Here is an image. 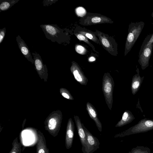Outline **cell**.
<instances>
[{
	"mask_svg": "<svg viewBox=\"0 0 153 153\" xmlns=\"http://www.w3.org/2000/svg\"><path fill=\"white\" fill-rule=\"evenodd\" d=\"M46 37L51 41L61 44L68 41L69 37L63 30L56 25L44 24L40 26Z\"/></svg>",
	"mask_w": 153,
	"mask_h": 153,
	"instance_id": "6da1fadb",
	"label": "cell"
},
{
	"mask_svg": "<svg viewBox=\"0 0 153 153\" xmlns=\"http://www.w3.org/2000/svg\"><path fill=\"white\" fill-rule=\"evenodd\" d=\"M144 23L142 21L131 22L129 25L128 34L125 48L124 56L131 51L143 29Z\"/></svg>",
	"mask_w": 153,
	"mask_h": 153,
	"instance_id": "7a4b0ae2",
	"label": "cell"
},
{
	"mask_svg": "<svg viewBox=\"0 0 153 153\" xmlns=\"http://www.w3.org/2000/svg\"><path fill=\"white\" fill-rule=\"evenodd\" d=\"M114 86L113 79L109 73H105L103 77L102 89L106 103L111 110L113 102V93Z\"/></svg>",
	"mask_w": 153,
	"mask_h": 153,
	"instance_id": "3957f363",
	"label": "cell"
},
{
	"mask_svg": "<svg viewBox=\"0 0 153 153\" xmlns=\"http://www.w3.org/2000/svg\"><path fill=\"white\" fill-rule=\"evenodd\" d=\"M93 32L98 37L100 44L103 48L111 55L117 56L118 54L117 44L114 39L97 30Z\"/></svg>",
	"mask_w": 153,
	"mask_h": 153,
	"instance_id": "277c9868",
	"label": "cell"
},
{
	"mask_svg": "<svg viewBox=\"0 0 153 153\" xmlns=\"http://www.w3.org/2000/svg\"><path fill=\"white\" fill-rule=\"evenodd\" d=\"M114 21L111 19L100 14L87 12L86 15L81 18L80 24L83 26H89L105 23L112 24Z\"/></svg>",
	"mask_w": 153,
	"mask_h": 153,
	"instance_id": "5b68a950",
	"label": "cell"
},
{
	"mask_svg": "<svg viewBox=\"0 0 153 153\" xmlns=\"http://www.w3.org/2000/svg\"><path fill=\"white\" fill-rule=\"evenodd\" d=\"M87 140L86 145L82 148L83 153H93L99 149L100 143L98 139L87 129L82 123Z\"/></svg>",
	"mask_w": 153,
	"mask_h": 153,
	"instance_id": "8992f818",
	"label": "cell"
},
{
	"mask_svg": "<svg viewBox=\"0 0 153 153\" xmlns=\"http://www.w3.org/2000/svg\"><path fill=\"white\" fill-rule=\"evenodd\" d=\"M34 60L35 68L41 79H43L45 82L48 80V70L46 65L43 64L41 57L39 54L35 52L32 53Z\"/></svg>",
	"mask_w": 153,
	"mask_h": 153,
	"instance_id": "52a82bcc",
	"label": "cell"
},
{
	"mask_svg": "<svg viewBox=\"0 0 153 153\" xmlns=\"http://www.w3.org/2000/svg\"><path fill=\"white\" fill-rule=\"evenodd\" d=\"M62 119V113L60 110H58L52 112L46 120L49 129L52 130L60 127Z\"/></svg>",
	"mask_w": 153,
	"mask_h": 153,
	"instance_id": "ba28073f",
	"label": "cell"
},
{
	"mask_svg": "<svg viewBox=\"0 0 153 153\" xmlns=\"http://www.w3.org/2000/svg\"><path fill=\"white\" fill-rule=\"evenodd\" d=\"M70 69L75 79L78 82L82 85H87L88 79L79 66L76 62L74 61L72 62Z\"/></svg>",
	"mask_w": 153,
	"mask_h": 153,
	"instance_id": "9c48e42d",
	"label": "cell"
},
{
	"mask_svg": "<svg viewBox=\"0 0 153 153\" xmlns=\"http://www.w3.org/2000/svg\"><path fill=\"white\" fill-rule=\"evenodd\" d=\"M153 49V43L145 48L141 55L139 56L138 62L142 68L144 69L149 66V62Z\"/></svg>",
	"mask_w": 153,
	"mask_h": 153,
	"instance_id": "30bf717a",
	"label": "cell"
},
{
	"mask_svg": "<svg viewBox=\"0 0 153 153\" xmlns=\"http://www.w3.org/2000/svg\"><path fill=\"white\" fill-rule=\"evenodd\" d=\"M74 130V122L71 118H70L67 124L65 137V146L67 149H70L72 146Z\"/></svg>",
	"mask_w": 153,
	"mask_h": 153,
	"instance_id": "8fae6325",
	"label": "cell"
},
{
	"mask_svg": "<svg viewBox=\"0 0 153 153\" xmlns=\"http://www.w3.org/2000/svg\"><path fill=\"white\" fill-rule=\"evenodd\" d=\"M86 109L90 117L95 122L99 131H102V124L98 117L97 111L95 107L91 103L88 102L86 104Z\"/></svg>",
	"mask_w": 153,
	"mask_h": 153,
	"instance_id": "7c38bea8",
	"label": "cell"
},
{
	"mask_svg": "<svg viewBox=\"0 0 153 153\" xmlns=\"http://www.w3.org/2000/svg\"><path fill=\"white\" fill-rule=\"evenodd\" d=\"M16 40L21 52L28 61L31 62L32 64H34V60L30 51L24 40L19 35H18L16 37Z\"/></svg>",
	"mask_w": 153,
	"mask_h": 153,
	"instance_id": "4fadbf2b",
	"label": "cell"
},
{
	"mask_svg": "<svg viewBox=\"0 0 153 153\" xmlns=\"http://www.w3.org/2000/svg\"><path fill=\"white\" fill-rule=\"evenodd\" d=\"M74 118L79 138L82 146H85L87 144L86 136L82 126V123L78 116L74 115Z\"/></svg>",
	"mask_w": 153,
	"mask_h": 153,
	"instance_id": "5bb4252c",
	"label": "cell"
},
{
	"mask_svg": "<svg viewBox=\"0 0 153 153\" xmlns=\"http://www.w3.org/2000/svg\"><path fill=\"white\" fill-rule=\"evenodd\" d=\"M75 32L83 34L95 43L100 45L99 39L97 37L93 31L79 26L77 28L75 29Z\"/></svg>",
	"mask_w": 153,
	"mask_h": 153,
	"instance_id": "9a60e30c",
	"label": "cell"
},
{
	"mask_svg": "<svg viewBox=\"0 0 153 153\" xmlns=\"http://www.w3.org/2000/svg\"><path fill=\"white\" fill-rule=\"evenodd\" d=\"M134 119L133 115L129 111L126 110L123 113L122 119L115 126L116 127H120L130 123Z\"/></svg>",
	"mask_w": 153,
	"mask_h": 153,
	"instance_id": "2e32d148",
	"label": "cell"
},
{
	"mask_svg": "<svg viewBox=\"0 0 153 153\" xmlns=\"http://www.w3.org/2000/svg\"><path fill=\"white\" fill-rule=\"evenodd\" d=\"M19 0H0V12L9 10Z\"/></svg>",
	"mask_w": 153,
	"mask_h": 153,
	"instance_id": "e0dca14e",
	"label": "cell"
},
{
	"mask_svg": "<svg viewBox=\"0 0 153 153\" xmlns=\"http://www.w3.org/2000/svg\"><path fill=\"white\" fill-rule=\"evenodd\" d=\"M74 34L79 40L83 41L85 42L92 48L94 51L98 53L96 51L94 46L89 41L88 38L87 37L82 34L75 31L74 33Z\"/></svg>",
	"mask_w": 153,
	"mask_h": 153,
	"instance_id": "ac0fdd59",
	"label": "cell"
},
{
	"mask_svg": "<svg viewBox=\"0 0 153 153\" xmlns=\"http://www.w3.org/2000/svg\"><path fill=\"white\" fill-rule=\"evenodd\" d=\"M141 79L139 75L138 77L136 76V78H133L131 84V90L132 93L135 92V94L139 89L140 84L141 83Z\"/></svg>",
	"mask_w": 153,
	"mask_h": 153,
	"instance_id": "d6986e66",
	"label": "cell"
},
{
	"mask_svg": "<svg viewBox=\"0 0 153 153\" xmlns=\"http://www.w3.org/2000/svg\"><path fill=\"white\" fill-rule=\"evenodd\" d=\"M60 92L64 97L69 100H74L73 96L67 89L63 88H61L60 89Z\"/></svg>",
	"mask_w": 153,
	"mask_h": 153,
	"instance_id": "ffe728a7",
	"label": "cell"
},
{
	"mask_svg": "<svg viewBox=\"0 0 153 153\" xmlns=\"http://www.w3.org/2000/svg\"><path fill=\"white\" fill-rule=\"evenodd\" d=\"M75 11L76 15L81 18L85 16L87 13L86 10L82 7H77L75 9Z\"/></svg>",
	"mask_w": 153,
	"mask_h": 153,
	"instance_id": "44dd1931",
	"label": "cell"
},
{
	"mask_svg": "<svg viewBox=\"0 0 153 153\" xmlns=\"http://www.w3.org/2000/svg\"><path fill=\"white\" fill-rule=\"evenodd\" d=\"M75 50L78 53L81 55L85 54L87 52V50L83 46L79 44L75 45Z\"/></svg>",
	"mask_w": 153,
	"mask_h": 153,
	"instance_id": "7402d4cb",
	"label": "cell"
},
{
	"mask_svg": "<svg viewBox=\"0 0 153 153\" xmlns=\"http://www.w3.org/2000/svg\"><path fill=\"white\" fill-rule=\"evenodd\" d=\"M6 32L5 27L0 29V44L2 42L4 38Z\"/></svg>",
	"mask_w": 153,
	"mask_h": 153,
	"instance_id": "603a6c76",
	"label": "cell"
},
{
	"mask_svg": "<svg viewBox=\"0 0 153 153\" xmlns=\"http://www.w3.org/2000/svg\"><path fill=\"white\" fill-rule=\"evenodd\" d=\"M57 1V0H44L43 1L42 3L44 6H48L55 3Z\"/></svg>",
	"mask_w": 153,
	"mask_h": 153,
	"instance_id": "cb8c5ba5",
	"label": "cell"
},
{
	"mask_svg": "<svg viewBox=\"0 0 153 153\" xmlns=\"http://www.w3.org/2000/svg\"><path fill=\"white\" fill-rule=\"evenodd\" d=\"M96 60L95 58L93 56L89 57L88 59V61L89 62H92Z\"/></svg>",
	"mask_w": 153,
	"mask_h": 153,
	"instance_id": "d4e9b609",
	"label": "cell"
},
{
	"mask_svg": "<svg viewBox=\"0 0 153 153\" xmlns=\"http://www.w3.org/2000/svg\"><path fill=\"white\" fill-rule=\"evenodd\" d=\"M38 153H45V151L43 149H40L39 150Z\"/></svg>",
	"mask_w": 153,
	"mask_h": 153,
	"instance_id": "484cf974",
	"label": "cell"
},
{
	"mask_svg": "<svg viewBox=\"0 0 153 153\" xmlns=\"http://www.w3.org/2000/svg\"><path fill=\"white\" fill-rule=\"evenodd\" d=\"M151 16H152V17H153V12L152 13Z\"/></svg>",
	"mask_w": 153,
	"mask_h": 153,
	"instance_id": "4316f807",
	"label": "cell"
},
{
	"mask_svg": "<svg viewBox=\"0 0 153 153\" xmlns=\"http://www.w3.org/2000/svg\"><path fill=\"white\" fill-rule=\"evenodd\" d=\"M11 153H16L15 152L13 151Z\"/></svg>",
	"mask_w": 153,
	"mask_h": 153,
	"instance_id": "83f0119b",
	"label": "cell"
}]
</instances>
